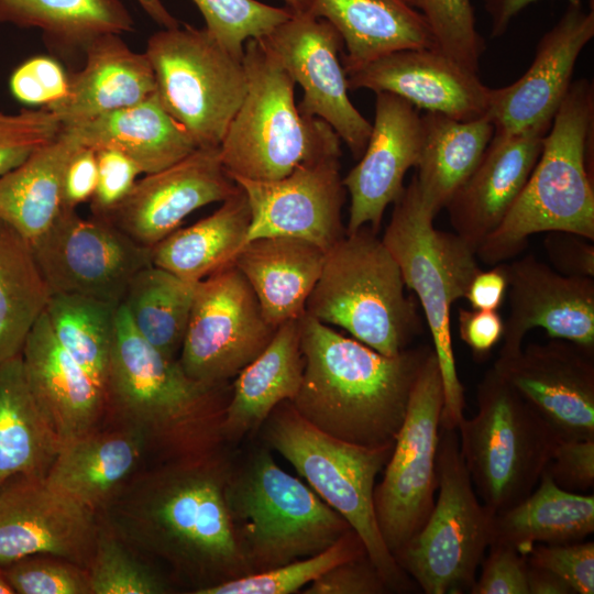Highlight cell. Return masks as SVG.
<instances>
[{"instance_id": "1", "label": "cell", "mask_w": 594, "mask_h": 594, "mask_svg": "<svg viewBox=\"0 0 594 594\" xmlns=\"http://www.w3.org/2000/svg\"><path fill=\"white\" fill-rule=\"evenodd\" d=\"M300 344L302 381L290 402L299 416L350 443L394 444L432 346L387 356L308 314L300 318Z\"/></svg>"}, {"instance_id": "2", "label": "cell", "mask_w": 594, "mask_h": 594, "mask_svg": "<svg viewBox=\"0 0 594 594\" xmlns=\"http://www.w3.org/2000/svg\"><path fill=\"white\" fill-rule=\"evenodd\" d=\"M594 86L572 81L516 202L480 245L487 265L505 263L537 233L568 231L594 241Z\"/></svg>"}, {"instance_id": "3", "label": "cell", "mask_w": 594, "mask_h": 594, "mask_svg": "<svg viewBox=\"0 0 594 594\" xmlns=\"http://www.w3.org/2000/svg\"><path fill=\"white\" fill-rule=\"evenodd\" d=\"M248 88L220 143L228 175L275 180L299 165L341 155V140L323 120L302 114L293 77L263 38L245 42Z\"/></svg>"}, {"instance_id": "4", "label": "cell", "mask_w": 594, "mask_h": 594, "mask_svg": "<svg viewBox=\"0 0 594 594\" xmlns=\"http://www.w3.org/2000/svg\"><path fill=\"white\" fill-rule=\"evenodd\" d=\"M435 217L414 175L393 204L381 239L396 261L406 287L416 295L431 334L444 393L441 427L458 429L464 418L465 398L453 353L451 308L464 298L481 268L476 254L457 233L436 229Z\"/></svg>"}, {"instance_id": "5", "label": "cell", "mask_w": 594, "mask_h": 594, "mask_svg": "<svg viewBox=\"0 0 594 594\" xmlns=\"http://www.w3.org/2000/svg\"><path fill=\"white\" fill-rule=\"evenodd\" d=\"M224 497L251 573L317 554L351 530L339 513L280 469L266 450L231 466Z\"/></svg>"}, {"instance_id": "6", "label": "cell", "mask_w": 594, "mask_h": 594, "mask_svg": "<svg viewBox=\"0 0 594 594\" xmlns=\"http://www.w3.org/2000/svg\"><path fill=\"white\" fill-rule=\"evenodd\" d=\"M230 469L218 455L176 465L158 474L140 506L152 547L206 586L251 573L224 497Z\"/></svg>"}, {"instance_id": "7", "label": "cell", "mask_w": 594, "mask_h": 594, "mask_svg": "<svg viewBox=\"0 0 594 594\" xmlns=\"http://www.w3.org/2000/svg\"><path fill=\"white\" fill-rule=\"evenodd\" d=\"M399 267L370 227L345 233L326 252L306 314L337 326L373 350L395 356L422 331Z\"/></svg>"}, {"instance_id": "8", "label": "cell", "mask_w": 594, "mask_h": 594, "mask_svg": "<svg viewBox=\"0 0 594 594\" xmlns=\"http://www.w3.org/2000/svg\"><path fill=\"white\" fill-rule=\"evenodd\" d=\"M261 428L266 443L348 521L387 588L411 590L413 582L383 540L374 507L375 480L394 444L371 448L332 437L299 416L290 402L276 406Z\"/></svg>"}, {"instance_id": "9", "label": "cell", "mask_w": 594, "mask_h": 594, "mask_svg": "<svg viewBox=\"0 0 594 594\" xmlns=\"http://www.w3.org/2000/svg\"><path fill=\"white\" fill-rule=\"evenodd\" d=\"M221 385L190 378L178 361L148 343L122 304L106 380V398L129 418L170 442L211 449L223 440L221 426L229 400Z\"/></svg>"}, {"instance_id": "10", "label": "cell", "mask_w": 594, "mask_h": 594, "mask_svg": "<svg viewBox=\"0 0 594 594\" xmlns=\"http://www.w3.org/2000/svg\"><path fill=\"white\" fill-rule=\"evenodd\" d=\"M477 413L458 426L460 451L480 501L498 514L537 486L557 437L492 366L476 386Z\"/></svg>"}, {"instance_id": "11", "label": "cell", "mask_w": 594, "mask_h": 594, "mask_svg": "<svg viewBox=\"0 0 594 594\" xmlns=\"http://www.w3.org/2000/svg\"><path fill=\"white\" fill-rule=\"evenodd\" d=\"M438 496L424 526L393 553L426 594L470 592L492 541L493 514L479 498L458 429L440 428Z\"/></svg>"}, {"instance_id": "12", "label": "cell", "mask_w": 594, "mask_h": 594, "mask_svg": "<svg viewBox=\"0 0 594 594\" xmlns=\"http://www.w3.org/2000/svg\"><path fill=\"white\" fill-rule=\"evenodd\" d=\"M144 53L165 110L197 147H219L246 94L242 59L206 28L188 24L155 32Z\"/></svg>"}, {"instance_id": "13", "label": "cell", "mask_w": 594, "mask_h": 594, "mask_svg": "<svg viewBox=\"0 0 594 594\" xmlns=\"http://www.w3.org/2000/svg\"><path fill=\"white\" fill-rule=\"evenodd\" d=\"M443 405L442 376L432 351L414 385L383 479L374 490L377 525L392 554L424 526L432 510Z\"/></svg>"}, {"instance_id": "14", "label": "cell", "mask_w": 594, "mask_h": 594, "mask_svg": "<svg viewBox=\"0 0 594 594\" xmlns=\"http://www.w3.org/2000/svg\"><path fill=\"white\" fill-rule=\"evenodd\" d=\"M276 329L230 265L197 283L178 362L197 382L226 384L267 346Z\"/></svg>"}, {"instance_id": "15", "label": "cell", "mask_w": 594, "mask_h": 594, "mask_svg": "<svg viewBox=\"0 0 594 594\" xmlns=\"http://www.w3.org/2000/svg\"><path fill=\"white\" fill-rule=\"evenodd\" d=\"M52 294L84 295L121 304L132 278L152 264L151 248L102 217L82 218L64 209L32 242Z\"/></svg>"}, {"instance_id": "16", "label": "cell", "mask_w": 594, "mask_h": 594, "mask_svg": "<svg viewBox=\"0 0 594 594\" xmlns=\"http://www.w3.org/2000/svg\"><path fill=\"white\" fill-rule=\"evenodd\" d=\"M302 89L299 111L328 123L359 160L369 141L370 123L351 102L339 54L343 42L324 19L292 14L263 37Z\"/></svg>"}, {"instance_id": "17", "label": "cell", "mask_w": 594, "mask_h": 594, "mask_svg": "<svg viewBox=\"0 0 594 594\" xmlns=\"http://www.w3.org/2000/svg\"><path fill=\"white\" fill-rule=\"evenodd\" d=\"M340 156L306 162L275 180L233 177L251 209L246 242L264 237H293L327 252L341 240L346 233L342 223L346 189L340 174Z\"/></svg>"}, {"instance_id": "18", "label": "cell", "mask_w": 594, "mask_h": 594, "mask_svg": "<svg viewBox=\"0 0 594 594\" xmlns=\"http://www.w3.org/2000/svg\"><path fill=\"white\" fill-rule=\"evenodd\" d=\"M493 367L558 440L594 439V349L550 338L497 358Z\"/></svg>"}, {"instance_id": "19", "label": "cell", "mask_w": 594, "mask_h": 594, "mask_svg": "<svg viewBox=\"0 0 594 594\" xmlns=\"http://www.w3.org/2000/svg\"><path fill=\"white\" fill-rule=\"evenodd\" d=\"M239 190L219 147H198L175 164L145 174L105 218L139 244L152 248L197 209L222 202Z\"/></svg>"}, {"instance_id": "20", "label": "cell", "mask_w": 594, "mask_h": 594, "mask_svg": "<svg viewBox=\"0 0 594 594\" xmlns=\"http://www.w3.org/2000/svg\"><path fill=\"white\" fill-rule=\"evenodd\" d=\"M509 312L498 358L522 349L526 334L543 329L549 338L594 349V278L568 276L527 254L505 263Z\"/></svg>"}, {"instance_id": "21", "label": "cell", "mask_w": 594, "mask_h": 594, "mask_svg": "<svg viewBox=\"0 0 594 594\" xmlns=\"http://www.w3.org/2000/svg\"><path fill=\"white\" fill-rule=\"evenodd\" d=\"M594 36V10L569 4L536 46L532 63L513 84L491 88L487 117L498 134L551 127L565 98L576 61Z\"/></svg>"}, {"instance_id": "22", "label": "cell", "mask_w": 594, "mask_h": 594, "mask_svg": "<svg viewBox=\"0 0 594 594\" xmlns=\"http://www.w3.org/2000/svg\"><path fill=\"white\" fill-rule=\"evenodd\" d=\"M422 145L421 116L391 92H376L375 114L359 163L342 178L350 195L346 233L362 227L378 232L384 212L403 194L404 178L417 167Z\"/></svg>"}, {"instance_id": "23", "label": "cell", "mask_w": 594, "mask_h": 594, "mask_svg": "<svg viewBox=\"0 0 594 594\" xmlns=\"http://www.w3.org/2000/svg\"><path fill=\"white\" fill-rule=\"evenodd\" d=\"M96 544L92 509L44 477L15 476L0 487V565L35 554L81 561Z\"/></svg>"}, {"instance_id": "24", "label": "cell", "mask_w": 594, "mask_h": 594, "mask_svg": "<svg viewBox=\"0 0 594 594\" xmlns=\"http://www.w3.org/2000/svg\"><path fill=\"white\" fill-rule=\"evenodd\" d=\"M344 73L349 90L391 92L457 120L487 117L491 88L436 47L396 51Z\"/></svg>"}, {"instance_id": "25", "label": "cell", "mask_w": 594, "mask_h": 594, "mask_svg": "<svg viewBox=\"0 0 594 594\" xmlns=\"http://www.w3.org/2000/svg\"><path fill=\"white\" fill-rule=\"evenodd\" d=\"M550 127L518 133H494L482 158L444 209L450 223L476 253L503 222L521 194L543 146Z\"/></svg>"}, {"instance_id": "26", "label": "cell", "mask_w": 594, "mask_h": 594, "mask_svg": "<svg viewBox=\"0 0 594 594\" xmlns=\"http://www.w3.org/2000/svg\"><path fill=\"white\" fill-rule=\"evenodd\" d=\"M20 355L61 443L91 431L106 400L105 388L57 342L45 312Z\"/></svg>"}, {"instance_id": "27", "label": "cell", "mask_w": 594, "mask_h": 594, "mask_svg": "<svg viewBox=\"0 0 594 594\" xmlns=\"http://www.w3.org/2000/svg\"><path fill=\"white\" fill-rule=\"evenodd\" d=\"M84 67L69 76L63 99L50 107L62 127L133 106L156 91L145 53L131 50L120 34H106L85 50Z\"/></svg>"}, {"instance_id": "28", "label": "cell", "mask_w": 594, "mask_h": 594, "mask_svg": "<svg viewBox=\"0 0 594 594\" xmlns=\"http://www.w3.org/2000/svg\"><path fill=\"white\" fill-rule=\"evenodd\" d=\"M326 252L293 237H264L248 241L233 265L251 286L265 320L278 328L300 319L323 267Z\"/></svg>"}, {"instance_id": "29", "label": "cell", "mask_w": 594, "mask_h": 594, "mask_svg": "<svg viewBox=\"0 0 594 594\" xmlns=\"http://www.w3.org/2000/svg\"><path fill=\"white\" fill-rule=\"evenodd\" d=\"M62 129L80 146L95 151L111 148L124 154L142 174L166 168L198 148L165 110L156 91L133 106Z\"/></svg>"}, {"instance_id": "30", "label": "cell", "mask_w": 594, "mask_h": 594, "mask_svg": "<svg viewBox=\"0 0 594 594\" xmlns=\"http://www.w3.org/2000/svg\"><path fill=\"white\" fill-rule=\"evenodd\" d=\"M308 13L341 36L344 70L400 50L437 48L425 16L405 0H312Z\"/></svg>"}, {"instance_id": "31", "label": "cell", "mask_w": 594, "mask_h": 594, "mask_svg": "<svg viewBox=\"0 0 594 594\" xmlns=\"http://www.w3.org/2000/svg\"><path fill=\"white\" fill-rule=\"evenodd\" d=\"M305 360L300 319L280 324L267 346L237 375L221 426L223 441L261 429L273 409L299 391Z\"/></svg>"}, {"instance_id": "32", "label": "cell", "mask_w": 594, "mask_h": 594, "mask_svg": "<svg viewBox=\"0 0 594 594\" xmlns=\"http://www.w3.org/2000/svg\"><path fill=\"white\" fill-rule=\"evenodd\" d=\"M61 441L26 377L21 355L0 364V487L44 477Z\"/></svg>"}, {"instance_id": "33", "label": "cell", "mask_w": 594, "mask_h": 594, "mask_svg": "<svg viewBox=\"0 0 594 594\" xmlns=\"http://www.w3.org/2000/svg\"><path fill=\"white\" fill-rule=\"evenodd\" d=\"M251 209L243 189L206 218L178 228L151 248V262L188 282L233 265L246 242Z\"/></svg>"}, {"instance_id": "34", "label": "cell", "mask_w": 594, "mask_h": 594, "mask_svg": "<svg viewBox=\"0 0 594 594\" xmlns=\"http://www.w3.org/2000/svg\"><path fill=\"white\" fill-rule=\"evenodd\" d=\"M593 531L594 495L563 490L543 472L526 498L494 516L491 543L527 556L535 544L581 541Z\"/></svg>"}, {"instance_id": "35", "label": "cell", "mask_w": 594, "mask_h": 594, "mask_svg": "<svg viewBox=\"0 0 594 594\" xmlns=\"http://www.w3.org/2000/svg\"><path fill=\"white\" fill-rule=\"evenodd\" d=\"M421 124L415 176L426 205L437 216L479 164L495 128L488 117L463 121L437 112H425Z\"/></svg>"}, {"instance_id": "36", "label": "cell", "mask_w": 594, "mask_h": 594, "mask_svg": "<svg viewBox=\"0 0 594 594\" xmlns=\"http://www.w3.org/2000/svg\"><path fill=\"white\" fill-rule=\"evenodd\" d=\"M141 439L130 432L91 431L61 443L44 476L47 484L94 509L135 468Z\"/></svg>"}, {"instance_id": "37", "label": "cell", "mask_w": 594, "mask_h": 594, "mask_svg": "<svg viewBox=\"0 0 594 594\" xmlns=\"http://www.w3.org/2000/svg\"><path fill=\"white\" fill-rule=\"evenodd\" d=\"M0 23L38 29L51 50L68 56L102 35L134 31L121 0H0Z\"/></svg>"}, {"instance_id": "38", "label": "cell", "mask_w": 594, "mask_h": 594, "mask_svg": "<svg viewBox=\"0 0 594 594\" xmlns=\"http://www.w3.org/2000/svg\"><path fill=\"white\" fill-rule=\"evenodd\" d=\"M79 144L63 129L14 168L0 175V220L31 242L62 210L65 167Z\"/></svg>"}, {"instance_id": "39", "label": "cell", "mask_w": 594, "mask_h": 594, "mask_svg": "<svg viewBox=\"0 0 594 594\" xmlns=\"http://www.w3.org/2000/svg\"><path fill=\"white\" fill-rule=\"evenodd\" d=\"M51 295L31 241L0 220V364L21 354Z\"/></svg>"}, {"instance_id": "40", "label": "cell", "mask_w": 594, "mask_h": 594, "mask_svg": "<svg viewBox=\"0 0 594 594\" xmlns=\"http://www.w3.org/2000/svg\"><path fill=\"white\" fill-rule=\"evenodd\" d=\"M197 283L150 264L132 278L121 301L136 331L169 359L182 348Z\"/></svg>"}, {"instance_id": "41", "label": "cell", "mask_w": 594, "mask_h": 594, "mask_svg": "<svg viewBox=\"0 0 594 594\" xmlns=\"http://www.w3.org/2000/svg\"><path fill=\"white\" fill-rule=\"evenodd\" d=\"M119 305L84 295L52 294L45 310L57 342L103 388Z\"/></svg>"}, {"instance_id": "42", "label": "cell", "mask_w": 594, "mask_h": 594, "mask_svg": "<svg viewBox=\"0 0 594 594\" xmlns=\"http://www.w3.org/2000/svg\"><path fill=\"white\" fill-rule=\"evenodd\" d=\"M366 556L360 537L351 529L326 550L289 563L204 586L196 594H290L330 569ZM367 557V556H366Z\"/></svg>"}, {"instance_id": "43", "label": "cell", "mask_w": 594, "mask_h": 594, "mask_svg": "<svg viewBox=\"0 0 594 594\" xmlns=\"http://www.w3.org/2000/svg\"><path fill=\"white\" fill-rule=\"evenodd\" d=\"M206 29L233 56L242 59L245 42L263 38L292 16L288 8L257 0H191Z\"/></svg>"}, {"instance_id": "44", "label": "cell", "mask_w": 594, "mask_h": 594, "mask_svg": "<svg viewBox=\"0 0 594 594\" xmlns=\"http://www.w3.org/2000/svg\"><path fill=\"white\" fill-rule=\"evenodd\" d=\"M419 11L430 26L437 48L479 74L485 42L477 31L471 0H420Z\"/></svg>"}, {"instance_id": "45", "label": "cell", "mask_w": 594, "mask_h": 594, "mask_svg": "<svg viewBox=\"0 0 594 594\" xmlns=\"http://www.w3.org/2000/svg\"><path fill=\"white\" fill-rule=\"evenodd\" d=\"M94 594H158L165 592L162 580L111 538L96 541L91 572Z\"/></svg>"}, {"instance_id": "46", "label": "cell", "mask_w": 594, "mask_h": 594, "mask_svg": "<svg viewBox=\"0 0 594 594\" xmlns=\"http://www.w3.org/2000/svg\"><path fill=\"white\" fill-rule=\"evenodd\" d=\"M61 131V121L44 108L23 109L18 113L0 111V175L56 139Z\"/></svg>"}, {"instance_id": "47", "label": "cell", "mask_w": 594, "mask_h": 594, "mask_svg": "<svg viewBox=\"0 0 594 594\" xmlns=\"http://www.w3.org/2000/svg\"><path fill=\"white\" fill-rule=\"evenodd\" d=\"M2 569L14 593H90L88 574L73 564L26 557L3 565Z\"/></svg>"}, {"instance_id": "48", "label": "cell", "mask_w": 594, "mask_h": 594, "mask_svg": "<svg viewBox=\"0 0 594 594\" xmlns=\"http://www.w3.org/2000/svg\"><path fill=\"white\" fill-rule=\"evenodd\" d=\"M527 563L547 569L569 583L575 594L594 593V542L535 544Z\"/></svg>"}, {"instance_id": "49", "label": "cell", "mask_w": 594, "mask_h": 594, "mask_svg": "<svg viewBox=\"0 0 594 594\" xmlns=\"http://www.w3.org/2000/svg\"><path fill=\"white\" fill-rule=\"evenodd\" d=\"M68 81L69 76L54 58L35 56L13 70L9 85L20 102L48 109L64 98Z\"/></svg>"}, {"instance_id": "50", "label": "cell", "mask_w": 594, "mask_h": 594, "mask_svg": "<svg viewBox=\"0 0 594 594\" xmlns=\"http://www.w3.org/2000/svg\"><path fill=\"white\" fill-rule=\"evenodd\" d=\"M471 594H528L527 559L516 548L492 542Z\"/></svg>"}, {"instance_id": "51", "label": "cell", "mask_w": 594, "mask_h": 594, "mask_svg": "<svg viewBox=\"0 0 594 594\" xmlns=\"http://www.w3.org/2000/svg\"><path fill=\"white\" fill-rule=\"evenodd\" d=\"M96 155L98 179L90 209L94 216L105 218L125 199L142 172L132 160L116 150H97Z\"/></svg>"}, {"instance_id": "52", "label": "cell", "mask_w": 594, "mask_h": 594, "mask_svg": "<svg viewBox=\"0 0 594 594\" xmlns=\"http://www.w3.org/2000/svg\"><path fill=\"white\" fill-rule=\"evenodd\" d=\"M543 472L563 490L590 492L594 486V439L558 440Z\"/></svg>"}, {"instance_id": "53", "label": "cell", "mask_w": 594, "mask_h": 594, "mask_svg": "<svg viewBox=\"0 0 594 594\" xmlns=\"http://www.w3.org/2000/svg\"><path fill=\"white\" fill-rule=\"evenodd\" d=\"M388 588L369 558L341 563L307 585L305 594H381Z\"/></svg>"}, {"instance_id": "54", "label": "cell", "mask_w": 594, "mask_h": 594, "mask_svg": "<svg viewBox=\"0 0 594 594\" xmlns=\"http://www.w3.org/2000/svg\"><path fill=\"white\" fill-rule=\"evenodd\" d=\"M543 249L550 266L568 276L594 278V244L578 233L546 232Z\"/></svg>"}, {"instance_id": "55", "label": "cell", "mask_w": 594, "mask_h": 594, "mask_svg": "<svg viewBox=\"0 0 594 594\" xmlns=\"http://www.w3.org/2000/svg\"><path fill=\"white\" fill-rule=\"evenodd\" d=\"M98 179L96 151L78 146L72 154L63 175L62 208L76 210L92 198Z\"/></svg>"}, {"instance_id": "56", "label": "cell", "mask_w": 594, "mask_h": 594, "mask_svg": "<svg viewBox=\"0 0 594 594\" xmlns=\"http://www.w3.org/2000/svg\"><path fill=\"white\" fill-rule=\"evenodd\" d=\"M459 334L475 358H484L502 340L504 320L497 310H459Z\"/></svg>"}, {"instance_id": "57", "label": "cell", "mask_w": 594, "mask_h": 594, "mask_svg": "<svg viewBox=\"0 0 594 594\" xmlns=\"http://www.w3.org/2000/svg\"><path fill=\"white\" fill-rule=\"evenodd\" d=\"M505 263L493 265L488 271H480L472 278L464 296L472 309L498 310L507 294Z\"/></svg>"}, {"instance_id": "58", "label": "cell", "mask_w": 594, "mask_h": 594, "mask_svg": "<svg viewBox=\"0 0 594 594\" xmlns=\"http://www.w3.org/2000/svg\"><path fill=\"white\" fill-rule=\"evenodd\" d=\"M491 21V36L505 34L513 19L526 7L538 0H482ZM569 4H581V0H566Z\"/></svg>"}, {"instance_id": "59", "label": "cell", "mask_w": 594, "mask_h": 594, "mask_svg": "<svg viewBox=\"0 0 594 594\" xmlns=\"http://www.w3.org/2000/svg\"><path fill=\"white\" fill-rule=\"evenodd\" d=\"M528 594H575L566 581L556 573L527 563Z\"/></svg>"}, {"instance_id": "60", "label": "cell", "mask_w": 594, "mask_h": 594, "mask_svg": "<svg viewBox=\"0 0 594 594\" xmlns=\"http://www.w3.org/2000/svg\"><path fill=\"white\" fill-rule=\"evenodd\" d=\"M143 11L162 29H174L182 23L167 10L161 0H136Z\"/></svg>"}, {"instance_id": "61", "label": "cell", "mask_w": 594, "mask_h": 594, "mask_svg": "<svg viewBox=\"0 0 594 594\" xmlns=\"http://www.w3.org/2000/svg\"><path fill=\"white\" fill-rule=\"evenodd\" d=\"M284 2L292 13L304 14L309 12L312 0H284Z\"/></svg>"}, {"instance_id": "62", "label": "cell", "mask_w": 594, "mask_h": 594, "mask_svg": "<svg viewBox=\"0 0 594 594\" xmlns=\"http://www.w3.org/2000/svg\"><path fill=\"white\" fill-rule=\"evenodd\" d=\"M14 591L13 588L11 587V585L9 584L4 573H3V569L2 566L0 565V594H13Z\"/></svg>"}, {"instance_id": "63", "label": "cell", "mask_w": 594, "mask_h": 594, "mask_svg": "<svg viewBox=\"0 0 594 594\" xmlns=\"http://www.w3.org/2000/svg\"><path fill=\"white\" fill-rule=\"evenodd\" d=\"M408 4L414 7L415 9L419 10L420 0H405Z\"/></svg>"}]
</instances>
